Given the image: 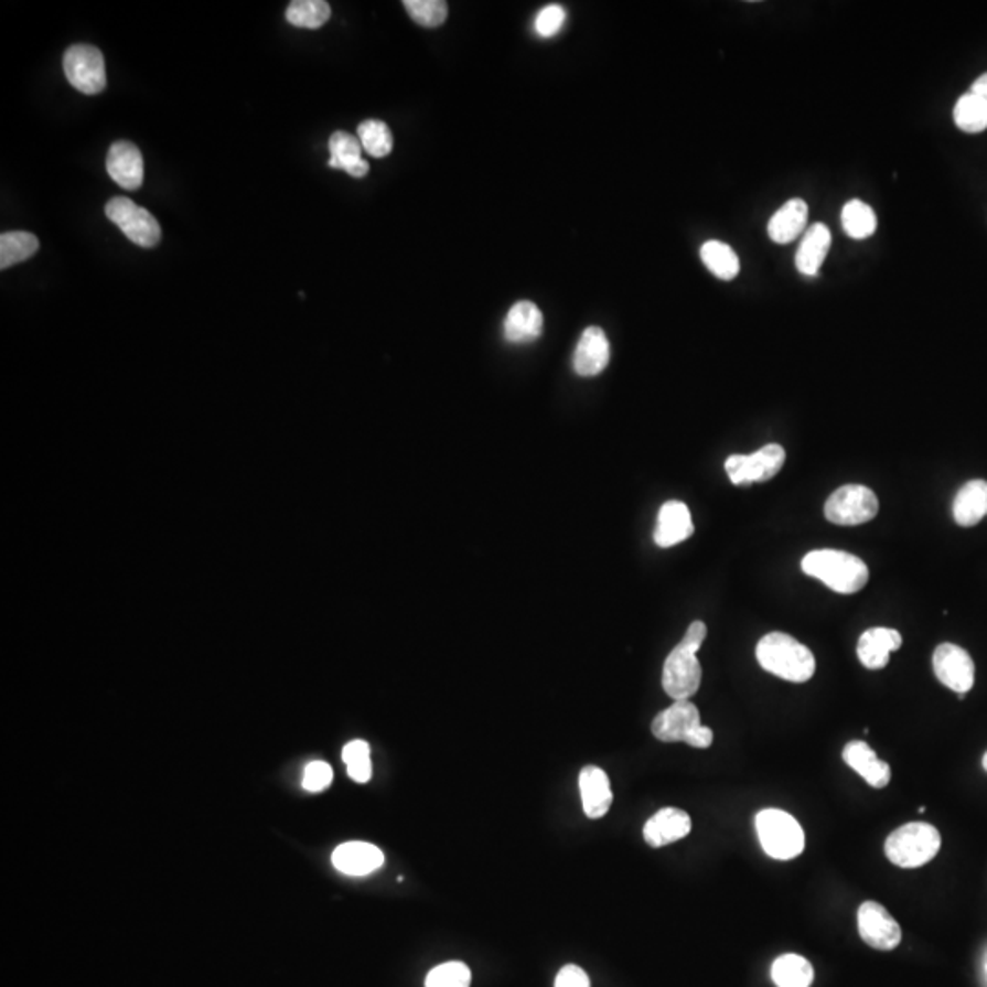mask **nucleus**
Listing matches in <instances>:
<instances>
[{
  "mask_svg": "<svg viewBox=\"0 0 987 987\" xmlns=\"http://www.w3.org/2000/svg\"><path fill=\"white\" fill-rule=\"evenodd\" d=\"M331 6L324 0H294L286 10V19L291 26L317 30L330 21Z\"/></svg>",
  "mask_w": 987,
  "mask_h": 987,
  "instance_id": "obj_30",
  "label": "nucleus"
},
{
  "mask_svg": "<svg viewBox=\"0 0 987 987\" xmlns=\"http://www.w3.org/2000/svg\"><path fill=\"white\" fill-rule=\"evenodd\" d=\"M942 838L929 823H908L897 828L886 841V856L902 869H919L940 852Z\"/></svg>",
  "mask_w": 987,
  "mask_h": 987,
  "instance_id": "obj_4",
  "label": "nucleus"
},
{
  "mask_svg": "<svg viewBox=\"0 0 987 987\" xmlns=\"http://www.w3.org/2000/svg\"><path fill=\"white\" fill-rule=\"evenodd\" d=\"M933 669L940 683L961 695V699L975 684V662L964 647L956 644L945 642L934 650Z\"/></svg>",
  "mask_w": 987,
  "mask_h": 987,
  "instance_id": "obj_10",
  "label": "nucleus"
},
{
  "mask_svg": "<svg viewBox=\"0 0 987 987\" xmlns=\"http://www.w3.org/2000/svg\"><path fill=\"white\" fill-rule=\"evenodd\" d=\"M808 222V205L801 197H792L770 218L769 236L775 244H790L805 235Z\"/></svg>",
  "mask_w": 987,
  "mask_h": 987,
  "instance_id": "obj_24",
  "label": "nucleus"
},
{
  "mask_svg": "<svg viewBox=\"0 0 987 987\" xmlns=\"http://www.w3.org/2000/svg\"><path fill=\"white\" fill-rule=\"evenodd\" d=\"M953 516L961 527H973L987 516V481L973 480L962 486L953 502Z\"/></svg>",
  "mask_w": 987,
  "mask_h": 987,
  "instance_id": "obj_25",
  "label": "nucleus"
},
{
  "mask_svg": "<svg viewBox=\"0 0 987 987\" xmlns=\"http://www.w3.org/2000/svg\"><path fill=\"white\" fill-rule=\"evenodd\" d=\"M755 830L770 858L788 861L805 850V833L795 817L777 808H766L755 816Z\"/></svg>",
  "mask_w": 987,
  "mask_h": 987,
  "instance_id": "obj_5",
  "label": "nucleus"
},
{
  "mask_svg": "<svg viewBox=\"0 0 987 987\" xmlns=\"http://www.w3.org/2000/svg\"><path fill=\"white\" fill-rule=\"evenodd\" d=\"M342 759L346 764L347 775L357 783H368L372 777V759H369L368 742H347L342 750Z\"/></svg>",
  "mask_w": 987,
  "mask_h": 987,
  "instance_id": "obj_34",
  "label": "nucleus"
},
{
  "mask_svg": "<svg viewBox=\"0 0 987 987\" xmlns=\"http://www.w3.org/2000/svg\"><path fill=\"white\" fill-rule=\"evenodd\" d=\"M902 647V635L891 627H870L859 636L858 658L867 669H881L889 664L891 653Z\"/></svg>",
  "mask_w": 987,
  "mask_h": 987,
  "instance_id": "obj_17",
  "label": "nucleus"
},
{
  "mask_svg": "<svg viewBox=\"0 0 987 987\" xmlns=\"http://www.w3.org/2000/svg\"><path fill=\"white\" fill-rule=\"evenodd\" d=\"M786 461V452L781 444H766L753 454L730 455L726 460V474L733 485L763 483L780 474Z\"/></svg>",
  "mask_w": 987,
  "mask_h": 987,
  "instance_id": "obj_9",
  "label": "nucleus"
},
{
  "mask_svg": "<svg viewBox=\"0 0 987 987\" xmlns=\"http://www.w3.org/2000/svg\"><path fill=\"white\" fill-rule=\"evenodd\" d=\"M833 246V235L827 225L816 224L808 227L803 235L797 253L795 267L805 277H816Z\"/></svg>",
  "mask_w": 987,
  "mask_h": 987,
  "instance_id": "obj_22",
  "label": "nucleus"
},
{
  "mask_svg": "<svg viewBox=\"0 0 987 987\" xmlns=\"http://www.w3.org/2000/svg\"><path fill=\"white\" fill-rule=\"evenodd\" d=\"M105 213L136 246L149 249L160 244L161 227L158 219L147 208L136 205L130 197H112L107 203Z\"/></svg>",
  "mask_w": 987,
  "mask_h": 987,
  "instance_id": "obj_8",
  "label": "nucleus"
},
{
  "mask_svg": "<svg viewBox=\"0 0 987 987\" xmlns=\"http://www.w3.org/2000/svg\"><path fill=\"white\" fill-rule=\"evenodd\" d=\"M841 224H844L845 233L852 240H865V238H870V236L875 235L876 227H878V218H876V213L870 205L861 202V200H850L845 205L844 213H841Z\"/></svg>",
  "mask_w": 987,
  "mask_h": 987,
  "instance_id": "obj_29",
  "label": "nucleus"
},
{
  "mask_svg": "<svg viewBox=\"0 0 987 987\" xmlns=\"http://www.w3.org/2000/svg\"><path fill=\"white\" fill-rule=\"evenodd\" d=\"M567 11L564 6L549 4L541 8L536 19H534V30L539 37H555L556 33H560L561 28L566 24Z\"/></svg>",
  "mask_w": 987,
  "mask_h": 987,
  "instance_id": "obj_36",
  "label": "nucleus"
},
{
  "mask_svg": "<svg viewBox=\"0 0 987 987\" xmlns=\"http://www.w3.org/2000/svg\"><path fill=\"white\" fill-rule=\"evenodd\" d=\"M555 987H591V980L582 967L569 964L561 967L560 973L556 975Z\"/></svg>",
  "mask_w": 987,
  "mask_h": 987,
  "instance_id": "obj_38",
  "label": "nucleus"
},
{
  "mask_svg": "<svg viewBox=\"0 0 987 987\" xmlns=\"http://www.w3.org/2000/svg\"><path fill=\"white\" fill-rule=\"evenodd\" d=\"M403 6L419 26L438 28L449 17V4L443 0H405Z\"/></svg>",
  "mask_w": 987,
  "mask_h": 987,
  "instance_id": "obj_33",
  "label": "nucleus"
},
{
  "mask_svg": "<svg viewBox=\"0 0 987 987\" xmlns=\"http://www.w3.org/2000/svg\"><path fill=\"white\" fill-rule=\"evenodd\" d=\"M333 867L346 876H366L385 863V855L379 847L364 841H350L336 847L331 856Z\"/></svg>",
  "mask_w": 987,
  "mask_h": 987,
  "instance_id": "obj_15",
  "label": "nucleus"
},
{
  "mask_svg": "<svg viewBox=\"0 0 987 987\" xmlns=\"http://www.w3.org/2000/svg\"><path fill=\"white\" fill-rule=\"evenodd\" d=\"M983 766H984V770H986V772H987V752H986V755H984V759H983Z\"/></svg>",
  "mask_w": 987,
  "mask_h": 987,
  "instance_id": "obj_41",
  "label": "nucleus"
},
{
  "mask_svg": "<svg viewBox=\"0 0 987 987\" xmlns=\"http://www.w3.org/2000/svg\"><path fill=\"white\" fill-rule=\"evenodd\" d=\"M700 258L708 267V271L721 280H733L741 271V262H739L737 253L725 242H706L705 246L700 247Z\"/></svg>",
  "mask_w": 987,
  "mask_h": 987,
  "instance_id": "obj_27",
  "label": "nucleus"
},
{
  "mask_svg": "<svg viewBox=\"0 0 987 987\" xmlns=\"http://www.w3.org/2000/svg\"><path fill=\"white\" fill-rule=\"evenodd\" d=\"M972 94L987 103V74L980 75L972 86Z\"/></svg>",
  "mask_w": 987,
  "mask_h": 987,
  "instance_id": "obj_40",
  "label": "nucleus"
},
{
  "mask_svg": "<svg viewBox=\"0 0 987 987\" xmlns=\"http://www.w3.org/2000/svg\"><path fill=\"white\" fill-rule=\"evenodd\" d=\"M986 973H987V961H986Z\"/></svg>",
  "mask_w": 987,
  "mask_h": 987,
  "instance_id": "obj_42",
  "label": "nucleus"
},
{
  "mask_svg": "<svg viewBox=\"0 0 987 987\" xmlns=\"http://www.w3.org/2000/svg\"><path fill=\"white\" fill-rule=\"evenodd\" d=\"M39 251L37 236L28 230H8L0 236V269L26 262Z\"/></svg>",
  "mask_w": 987,
  "mask_h": 987,
  "instance_id": "obj_26",
  "label": "nucleus"
},
{
  "mask_svg": "<svg viewBox=\"0 0 987 987\" xmlns=\"http://www.w3.org/2000/svg\"><path fill=\"white\" fill-rule=\"evenodd\" d=\"M880 502L869 486L845 485L833 492L825 503V518L834 525L867 524L876 518Z\"/></svg>",
  "mask_w": 987,
  "mask_h": 987,
  "instance_id": "obj_6",
  "label": "nucleus"
},
{
  "mask_svg": "<svg viewBox=\"0 0 987 987\" xmlns=\"http://www.w3.org/2000/svg\"><path fill=\"white\" fill-rule=\"evenodd\" d=\"M858 931L872 950H897L902 942V929L881 903L865 902L858 909Z\"/></svg>",
  "mask_w": 987,
  "mask_h": 987,
  "instance_id": "obj_11",
  "label": "nucleus"
},
{
  "mask_svg": "<svg viewBox=\"0 0 987 987\" xmlns=\"http://www.w3.org/2000/svg\"><path fill=\"white\" fill-rule=\"evenodd\" d=\"M357 138L372 158H385L394 150L390 127L379 119H368L358 125Z\"/></svg>",
  "mask_w": 987,
  "mask_h": 987,
  "instance_id": "obj_32",
  "label": "nucleus"
},
{
  "mask_svg": "<svg viewBox=\"0 0 987 987\" xmlns=\"http://www.w3.org/2000/svg\"><path fill=\"white\" fill-rule=\"evenodd\" d=\"M755 657L764 672L788 683H806L816 672V658L811 650L786 633H769L759 641Z\"/></svg>",
  "mask_w": 987,
  "mask_h": 987,
  "instance_id": "obj_2",
  "label": "nucleus"
},
{
  "mask_svg": "<svg viewBox=\"0 0 987 987\" xmlns=\"http://www.w3.org/2000/svg\"><path fill=\"white\" fill-rule=\"evenodd\" d=\"M578 786L582 794L583 812L589 819H600L608 814L613 803V790L609 777L598 766H586L578 777Z\"/></svg>",
  "mask_w": 987,
  "mask_h": 987,
  "instance_id": "obj_18",
  "label": "nucleus"
},
{
  "mask_svg": "<svg viewBox=\"0 0 987 987\" xmlns=\"http://www.w3.org/2000/svg\"><path fill=\"white\" fill-rule=\"evenodd\" d=\"M700 714L689 700H675L667 710L661 711L652 725L653 736L662 742H688L700 728Z\"/></svg>",
  "mask_w": 987,
  "mask_h": 987,
  "instance_id": "obj_12",
  "label": "nucleus"
},
{
  "mask_svg": "<svg viewBox=\"0 0 987 987\" xmlns=\"http://www.w3.org/2000/svg\"><path fill=\"white\" fill-rule=\"evenodd\" d=\"M772 980L777 987H811L814 969L800 955H783L772 966Z\"/></svg>",
  "mask_w": 987,
  "mask_h": 987,
  "instance_id": "obj_28",
  "label": "nucleus"
},
{
  "mask_svg": "<svg viewBox=\"0 0 987 987\" xmlns=\"http://www.w3.org/2000/svg\"><path fill=\"white\" fill-rule=\"evenodd\" d=\"M801 569L839 594H855L869 582V567L845 550H812L801 561Z\"/></svg>",
  "mask_w": 987,
  "mask_h": 987,
  "instance_id": "obj_3",
  "label": "nucleus"
},
{
  "mask_svg": "<svg viewBox=\"0 0 987 987\" xmlns=\"http://www.w3.org/2000/svg\"><path fill=\"white\" fill-rule=\"evenodd\" d=\"M331 781H333V770L324 761H313L305 766L302 785L308 792H322L331 785Z\"/></svg>",
  "mask_w": 987,
  "mask_h": 987,
  "instance_id": "obj_37",
  "label": "nucleus"
},
{
  "mask_svg": "<svg viewBox=\"0 0 987 987\" xmlns=\"http://www.w3.org/2000/svg\"><path fill=\"white\" fill-rule=\"evenodd\" d=\"M711 742H714V731L708 726H700L699 730H695L694 736L689 737L686 744L694 748H710Z\"/></svg>",
  "mask_w": 987,
  "mask_h": 987,
  "instance_id": "obj_39",
  "label": "nucleus"
},
{
  "mask_svg": "<svg viewBox=\"0 0 987 987\" xmlns=\"http://www.w3.org/2000/svg\"><path fill=\"white\" fill-rule=\"evenodd\" d=\"M541 331H544V315L534 302L519 300L508 310L503 324V333L508 342L527 344L539 339Z\"/></svg>",
  "mask_w": 987,
  "mask_h": 987,
  "instance_id": "obj_23",
  "label": "nucleus"
},
{
  "mask_svg": "<svg viewBox=\"0 0 987 987\" xmlns=\"http://www.w3.org/2000/svg\"><path fill=\"white\" fill-rule=\"evenodd\" d=\"M689 833H691V819L688 814L672 806L658 811L644 825V839L653 849L675 844L678 839L686 838Z\"/></svg>",
  "mask_w": 987,
  "mask_h": 987,
  "instance_id": "obj_16",
  "label": "nucleus"
},
{
  "mask_svg": "<svg viewBox=\"0 0 987 987\" xmlns=\"http://www.w3.org/2000/svg\"><path fill=\"white\" fill-rule=\"evenodd\" d=\"M328 149H330V161H328L330 169L347 172L353 178H364L368 174V161L363 160V144L352 133L342 130L331 133Z\"/></svg>",
  "mask_w": 987,
  "mask_h": 987,
  "instance_id": "obj_21",
  "label": "nucleus"
},
{
  "mask_svg": "<svg viewBox=\"0 0 987 987\" xmlns=\"http://www.w3.org/2000/svg\"><path fill=\"white\" fill-rule=\"evenodd\" d=\"M955 124L964 132L978 133L987 129V103L975 94H964L955 105Z\"/></svg>",
  "mask_w": 987,
  "mask_h": 987,
  "instance_id": "obj_31",
  "label": "nucleus"
},
{
  "mask_svg": "<svg viewBox=\"0 0 987 987\" xmlns=\"http://www.w3.org/2000/svg\"><path fill=\"white\" fill-rule=\"evenodd\" d=\"M694 534V522L689 508L683 502H667L658 513L655 528V544L662 549L683 544Z\"/></svg>",
  "mask_w": 987,
  "mask_h": 987,
  "instance_id": "obj_20",
  "label": "nucleus"
},
{
  "mask_svg": "<svg viewBox=\"0 0 987 987\" xmlns=\"http://www.w3.org/2000/svg\"><path fill=\"white\" fill-rule=\"evenodd\" d=\"M845 764L861 775L872 788H886L891 783V766L878 759L865 741H852L844 748Z\"/></svg>",
  "mask_w": 987,
  "mask_h": 987,
  "instance_id": "obj_19",
  "label": "nucleus"
},
{
  "mask_svg": "<svg viewBox=\"0 0 987 987\" xmlns=\"http://www.w3.org/2000/svg\"><path fill=\"white\" fill-rule=\"evenodd\" d=\"M143 155L130 141H116L108 149L107 172L125 191H138L143 185Z\"/></svg>",
  "mask_w": 987,
  "mask_h": 987,
  "instance_id": "obj_13",
  "label": "nucleus"
},
{
  "mask_svg": "<svg viewBox=\"0 0 987 987\" xmlns=\"http://www.w3.org/2000/svg\"><path fill=\"white\" fill-rule=\"evenodd\" d=\"M611 346L602 328L591 326L583 331L572 355L575 372L582 377H594L608 368Z\"/></svg>",
  "mask_w": 987,
  "mask_h": 987,
  "instance_id": "obj_14",
  "label": "nucleus"
},
{
  "mask_svg": "<svg viewBox=\"0 0 987 987\" xmlns=\"http://www.w3.org/2000/svg\"><path fill=\"white\" fill-rule=\"evenodd\" d=\"M66 79L75 90L85 96H97L107 88V68L101 50L90 44H75L65 52L63 60Z\"/></svg>",
  "mask_w": 987,
  "mask_h": 987,
  "instance_id": "obj_7",
  "label": "nucleus"
},
{
  "mask_svg": "<svg viewBox=\"0 0 987 987\" xmlns=\"http://www.w3.org/2000/svg\"><path fill=\"white\" fill-rule=\"evenodd\" d=\"M706 633L705 622L697 620L689 625L680 644L667 655L662 669V688L672 699L688 700L699 691L702 667L697 652L705 642Z\"/></svg>",
  "mask_w": 987,
  "mask_h": 987,
  "instance_id": "obj_1",
  "label": "nucleus"
},
{
  "mask_svg": "<svg viewBox=\"0 0 987 987\" xmlns=\"http://www.w3.org/2000/svg\"><path fill=\"white\" fill-rule=\"evenodd\" d=\"M472 973L463 962H447L428 973L425 987H470Z\"/></svg>",
  "mask_w": 987,
  "mask_h": 987,
  "instance_id": "obj_35",
  "label": "nucleus"
}]
</instances>
